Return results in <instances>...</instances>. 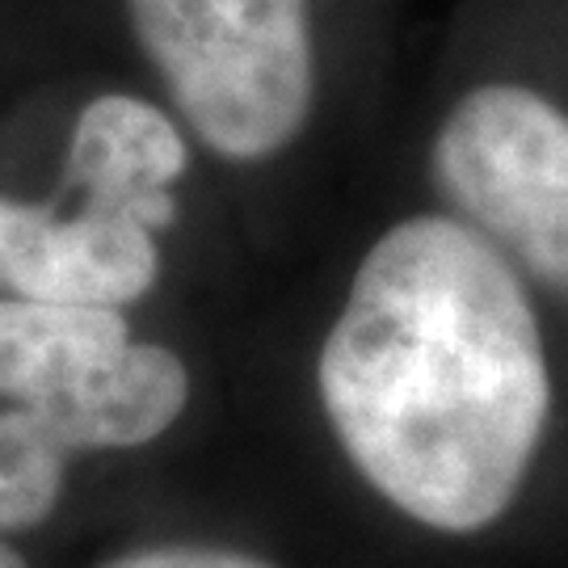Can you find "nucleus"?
<instances>
[{
	"label": "nucleus",
	"instance_id": "obj_1",
	"mask_svg": "<svg viewBox=\"0 0 568 568\" xmlns=\"http://www.w3.org/2000/svg\"><path fill=\"white\" fill-rule=\"evenodd\" d=\"M316 392L387 506L438 535H480L518 501L551 417L523 274L455 215L392 224L354 270Z\"/></svg>",
	"mask_w": 568,
	"mask_h": 568
},
{
	"label": "nucleus",
	"instance_id": "obj_5",
	"mask_svg": "<svg viewBox=\"0 0 568 568\" xmlns=\"http://www.w3.org/2000/svg\"><path fill=\"white\" fill-rule=\"evenodd\" d=\"M190 169L182 126L161 105L102 93L84 105L68 135V185L84 206L140 220L152 232L178 220L173 185Z\"/></svg>",
	"mask_w": 568,
	"mask_h": 568
},
{
	"label": "nucleus",
	"instance_id": "obj_6",
	"mask_svg": "<svg viewBox=\"0 0 568 568\" xmlns=\"http://www.w3.org/2000/svg\"><path fill=\"white\" fill-rule=\"evenodd\" d=\"M190 405V371L182 354L156 342H131L93 366L72 392L42 413L72 455L140 450L178 426Z\"/></svg>",
	"mask_w": 568,
	"mask_h": 568
},
{
	"label": "nucleus",
	"instance_id": "obj_2",
	"mask_svg": "<svg viewBox=\"0 0 568 568\" xmlns=\"http://www.w3.org/2000/svg\"><path fill=\"white\" fill-rule=\"evenodd\" d=\"M126 21L206 152L262 164L300 140L316 105L307 0H126Z\"/></svg>",
	"mask_w": 568,
	"mask_h": 568
},
{
	"label": "nucleus",
	"instance_id": "obj_10",
	"mask_svg": "<svg viewBox=\"0 0 568 568\" xmlns=\"http://www.w3.org/2000/svg\"><path fill=\"white\" fill-rule=\"evenodd\" d=\"M0 568H30L26 556H18V548H13L9 539H0Z\"/></svg>",
	"mask_w": 568,
	"mask_h": 568
},
{
	"label": "nucleus",
	"instance_id": "obj_9",
	"mask_svg": "<svg viewBox=\"0 0 568 568\" xmlns=\"http://www.w3.org/2000/svg\"><path fill=\"white\" fill-rule=\"evenodd\" d=\"M102 568H278L253 551L215 548V544H156V548L122 551Z\"/></svg>",
	"mask_w": 568,
	"mask_h": 568
},
{
	"label": "nucleus",
	"instance_id": "obj_7",
	"mask_svg": "<svg viewBox=\"0 0 568 568\" xmlns=\"http://www.w3.org/2000/svg\"><path fill=\"white\" fill-rule=\"evenodd\" d=\"M131 342L119 307L0 295V400L47 408Z\"/></svg>",
	"mask_w": 568,
	"mask_h": 568
},
{
	"label": "nucleus",
	"instance_id": "obj_8",
	"mask_svg": "<svg viewBox=\"0 0 568 568\" xmlns=\"http://www.w3.org/2000/svg\"><path fill=\"white\" fill-rule=\"evenodd\" d=\"M72 450L26 405L0 408V539L42 527L63 497Z\"/></svg>",
	"mask_w": 568,
	"mask_h": 568
},
{
	"label": "nucleus",
	"instance_id": "obj_3",
	"mask_svg": "<svg viewBox=\"0 0 568 568\" xmlns=\"http://www.w3.org/2000/svg\"><path fill=\"white\" fill-rule=\"evenodd\" d=\"M429 173L443 203L518 274L568 304V114L527 84H480L443 119Z\"/></svg>",
	"mask_w": 568,
	"mask_h": 568
},
{
	"label": "nucleus",
	"instance_id": "obj_4",
	"mask_svg": "<svg viewBox=\"0 0 568 568\" xmlns=\"http://www.w3.org/2000/svg\"><path fill=\"white\" fill-rule=\"evenodd\" d=\"M0 244V295L47 304L131 307L161 278V232L98 206L13 199Z\"/></svg>",
	"mask_w": 568,
	"mask_h": 568
}]
</instances>
